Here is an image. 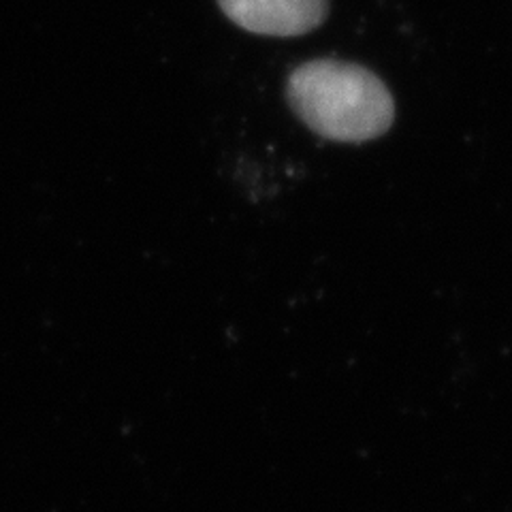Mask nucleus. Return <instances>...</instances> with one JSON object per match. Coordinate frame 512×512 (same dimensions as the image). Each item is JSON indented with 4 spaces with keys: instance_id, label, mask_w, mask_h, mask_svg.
Instances as JSON below:
<instances>
[{
    "instance_id": "1",
    "label": "nucleus",
    "mask_w": 512,
    "mask_h": 512,
    "mask_svg": "<svg viewBox=\"0 0 512 512\" xmlns=\"http://www.w3.org/2000/svg\"><path fill=\"white\" fill-rule=\"evenodd\" d=\"M286 99L320 137L361 143L380 137L393 122V99L380 79L359 64L303 62L288 75Z\"/></svg>"
},
{
    "instance_id": "2",
    "label": "nucleus",
    "mask_w": 512,
    "mask_h": 512,
    "mask_svg": "<svg viewBox=\"0 0 512 512\" xmlns=\"http://www.w3.org/2000/svg\"><path fill=\"white\" fill-rule=\"evenodd\" d=\"M231 22L254 35L299 37L327 18V0H218Z\"/></svg>"
}]
</instances>
